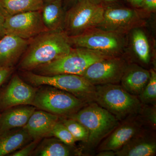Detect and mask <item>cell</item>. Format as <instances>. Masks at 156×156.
<instances>
[{
	"mask_svg": "<svg viewBox=\"0 0 156 156\" xmlns=\"http://www.w3.org/2000/svg\"><path fill=\"white\" fill-rule=\"evenodd\" d=\"M72 48L64 30L46 31L30 39L20 68L27 71L36 69L66 55Z\"/></svg>",
	"mask_w": 156,
	"mask_h": 156,
	"instance_id": "cell-1",
	"label": "cell"
},
{
	"mask_svg": "<svg viewBox=\"0 0 156 156\" xmlns=\"http://www.w3.org/2000/svg\"><path fill=\"white\" fill-rule=\"evenodd\" d=\"M67 117L78 121L87 128V143L91 149L97 146L119 125V120L113 115L95 102L88 104Z\"/></svg>",
	"mask_w": 156,
	"mask_h": 156,
	"instance_id": "cell-2",
	"label": "cell"
},
{
	"mask_svg": "<svg viewBox=\"0 0 156 156\" xmlns=\"http://www.w3.org/2000/svg\"><path fill=\"white\" fill-rule=\"evenodd\" d=\"M95 102L119 121L139 113L143 106L137 96L130 94L118 84L95 86Z\"/></svg>",
	"mask_w": 156,
	"mask_h": 156,
	"instance_id": "cell-3",
	"label": "cell"
},
{
	"mask_svg": "<svg viewBox=\"0 0 156 156\" xmlns=\"http://www.w3.org/2000/svg\"><path fill=\"white\" fill-rule=\"evenodd\" d=\"M72 48H83L107 57L120 56L126 46L124 34L94 27L74 36H68Z\"/></svg>",
	"mask_w": 156,
	"mask_h": 156,
	"instance_id": "cell-4",
	"label": "cell"
},
{
	"mask_svg": "<svg viewBox=\"0 0 156 156\" xmlns=\"http://www.w3.org/2000/svg\"><path fill=\"white\" fill-rule=\"evenodd\" d=\"M25 75L27 80L36 87L50 86L69 92L87 104L95 102V86L83 76L67 74L42 75L30 71Z\"/></svg>",
	"mask_w": 156,
	"mask_h": 156,
	"instance_id": "cell-5",
	"label": "cell"
},
{
	"mask_svg": "<svg viewBox=\"0 0 156 156\" xmlns=\"http://www.w3.org/2000/svg\"><path fill=\"white\" fill-rule=\"evenodd\" d=\"M107 58L109 57L93 50L73 48L66 55L34 70L42 75L67 74L81 76L94 62Z\"/></svg>",
	"mask_w": 156,
	"mask_h": 156,
	"instance_id": "cell-6",
	"label": "cell"
},
{
	"mask_svg": "<svg viewBox=\"0 0 156 156\" xmlns=\"http://www.w3.org/2000/svg\"><path fill=\"white\" fill-rule=\"evenodd\" d=\"M105 6L96 0H77L65 13L64 31L74 36L97 27L103 20Z\"/></svg>",
	"mask_w": 156,
	"mask_h": 156,
	"instance_id": "cell-7",
	"label": "cell"
},
{
	"mask_svg": "<svg viewBox=\"0 0 156 156\" xmlns=\"http://www.w3.org/2000/svg\"><path fill=\"white\" fill-rule=\"evenodd\" d=\"M50 87L37 91L33 106L53 114L67 116L87 104L69 92Z\"/></svg>",
	"mask_w": 156,
	"mask_h": 156,
	"instance_id": "cell-8",
	"label": "cell"
},
{
	"mask_svg": "<svg viewBox=\"0 0 156 156\" xmlns=\"http://www.w3.org/2000/svg\"><path fill=\"white\" fill-rule=\"evenodd\" d=\"M47 30L42 18L41 10L16 14L5 19V35L30 40Z\"/></svg>",
	"mask_w": 156,
	"mask_h": 156,
	"instance_id": "cell-9",
	"label": "cell"
},
{
	"mask_svg": "<svg viewBox=\"0 0 156 156\" xmlns=\"http://www.w3.org/2000/svg\"><path fill=\"white\" fill-rule=\"evenodd\" d=\"M127 65L120 56L109 57L94 62L81 76L95 86L118 84Z\"/></svg>",
	"mask_w": 156,
	"mask_h": 156,
	"instance_id": "cell-10",
	"label": "cell"
},
{
	"mask_svg": "<svg viewBox=\"0 0 156 156\" xmlns=\"http://www.w3.org/2000/svg\"><path fill=\"white\" fill-rule=\"evenodd\" d=\"M140 14L135 9L105 6L103 20L97 27L124 34L141 25L143 22Z\"/></svg>",
	"mask_w": 156,
	"mask_h": 156,
	"instance_id": "cell-11",
	"label": "cell"
},
{
	"mask_svg": "<svg viewBox=\"0 0 156 156\" xmlns=\"http://www.w3.org/2000/svg\"><path fill=\"white\" fill-rule=\"evenodd\" d=\"M37 90L15 75L0 90V113L14 107L32 105Z\"/></svg>",
	"mask_w": 156,
	"mask_h": 156,
	"instance_id": "cell-12",
	"label": "cell"
},
{
	"mask_svg": "<svg viewBox=\"0 0 156 156\" xmlns=\"http://www.w3.org/2000/svg\"><path fill=\"white\" fill-rule=\"evenodd\" d=\"M127 120V119H126ZM140 120L129 118L119 125L99 145V151L110 150L117 151L126 145L132 138L142 132Z\"/></svg>",
	"mask_w": 156,
	"mask_h": 156,
	"instance_id": "cell-13",
	"label": "cell"
},
{
	"mask_svg": "<svg viewBox=\"0 0 156 156\" xmlns=\"http://www.w3.org/2000/svg\"><path fill=\"white\" fill-rule=\"evenodd\" d=\"M30 40L10 34L0 39V67H12L25 52Z\"/></svg>",
	"mask_w": 156,
	"mask_h": 156,
	"instance_id": "cell-14",
	"label": "cell"
},
{
	"mask_svg": "<svg viewBox=\"0 0 156 156\" xmlns=\"http://www.w3.org/2000/svg\"><path fill=\"white\" fill-rule=\"evenodd\" d=\"M59 120V117L45 111L35 110L26 125L23 127L33 140L50 137L53 126Z\"/></svg>",
	"mask_w": 156,
	"mask_h": 156,
	"instance_id": "cell-15",
	"label": "cell"
},
{
	"mask_svg": "<svg viewBox=\"0 0 156 156\" xmlns=\"http://www.w3.org/2000/svg\"><path fill=\"white\" fill-rule=\"evenodd\" d=\"M150 76V71L138 65H127L120 81L121 86L130 94L138 96L149 80Z\"/></svg>",
	"mask_w": 156,
	"mask_h": 156,
	"instance_id": "cell-16",
	"label": "cell"
},
{
	"mask_svg": "<svg viewBox=\"0 0 156 156\" xmlns=\"http://www.w3.org/2000/svg\"><path fill=\"white\" fill-rule=\"evenodd\" d=\"M36 108L32 105H19L0 113V133L24 127Z\"/></svg>",
	"mask_w": 156,
	"mask_h": 156,
	"instance_id": "cell-17",
	"label": "cell"
},
{
	"mask_svg": "<svg viewBox=\"0 0 156 156\" xmlns=\"http://www.w3.org/2000/svg\"><path fill=\"white\" fill-rule=\"evenodd\" d=\"M115 152L117 156H154L156 153V140L154 137L141 132Z\"/></svg>",
	"mask_w": 156,
	"mask_h": 156,
	"instance_id": "cell-18",
	"label": "cell"
},
{
	"mask_svg": "<svg viewBox=\"0 0 156 156\" xmlns=\"http://www.w3.org/2000/svg\"><path fill=\"white\" fill-rule=\"evenodd\" d=\"M32 140L23 127L0 133V156H9Z\"/></svg>",
	"mask_w": 156,
	"mask_h": 156,
	"instance_id": "cell-19",
	"label": "cell"
},
{
	"mask_svg": "<svg viewBox=\"0 0 156 156\" xmlns=\"http://www.w3.org/2000/svg\"><path fill=\"white\" fill-rule=\"evenodd\" d=\"M80 154L74 146L67 145L55 137L44 140L38 144L31 156H69Z\"/></svg>",
	"mask_w": 156,
	"mask_h": 156,
	"instance_id": "cell-20",
	"label": "cell"
},
{
	"mask_svg": "<svg viewBox=\"0 0 156 156\" xmlns=\"http://www.w3.org/2000/svg\"><path fill=\"white\" fill-rule=\"evenodd\" d=\"M41 13L43 21L48 30H64L65 13L62 0L44 3Z\"/></svg>",
	"mask_w": 156,
	"mask_h": 156,
	"instance_id": "cell-21",
	"label": "cell"
},
{
	"mask_svg": "<svg viewBox=\"0 0 156 156\" xmlns=\"http://www.w3.org/2000/svg\"><path fill=\"white\" fill-rule=\"evenodd\" d=\"M43 0H0V10L6 18L16 14L41 11Z\"/></svg>",
	"mask_w": 156,
	"mask_h": 156,
	"instance_id": "cell-22",
	"label": "cell"
},
{
	"mask_svg": "<svg viewBox=\"0 0 156 156\" xmlns=\"http://www.w3.org/2000/svg\"><path fill=\"white\" fill-rule=\"evenodd\" d=\"M131 39L133 50L136 57L143 63L148 64L150 60V48L145 34L140 29H134Z\"/></svg>",
	"mask_w": 156,
	"mask_h": 156,
	"instance_id": "cell-23",
	"label": "cell"
},
{
	"mask_svg": "<svg viewBox=\"0 0 156 156\" xmlns=\"http://www.w3.org/2000/svg\"><path fill=\"white\" fill-rule=\"evenodd\" d=\"M149 80L142 92L139 95V99L143 104L154 105L156 100V73L153 69H151Z\"/></svg>",
	"mask_w": 156,
	"mask_h": 156,
	"instance_id": "cell-24",
	"label": "cell"
},
{
	"mask_svg": "<svg viewBox=\"0 0 156 156\" xmlns=\"http://www.w3.org/2000/svg\"><path fill=\"white\" fill-rule=\"evenodd\" d=\"M62 122L67 128L76 141L87 143L88 138V132L87 128L78 121L71 118L63 119Z\"/></svg>",
	"mask_w": 156,
	"mask_h": 156,
	"instance_id": "cell-25",
	"label": "cell"
},
{
	"mask_svg": "<svg viewBox=\"0 0 156 156\" xmlns=\"http://www.w3.org/2000/svg\"><path fill=\"white\" fill-rule=\"evenodd\" d=\"M50 136H55L66 144L73 146L76 141L68 129L59 120L53 126Z\"/></svg>",
	"mask_w": 156,
	"mask_h": 156,
	"instance_id": "cell-26",
	"label": "cell"
},
{
	"mask_svg": "<svg viewBox=\"0 0 156 156\" xmlns=\"http://www.w3.org/2000/svg\"><path fill=\"white\" fill-rule=\"evenodd\" d=\"M39 140H33L26 144L13 153L10 156H31L34 151L38 144Z\"/></svg>",
	"mask_w": 156,
	"mask_h": 156,
	"instance_id": "cell-27",
	"label": "cell"
},
{
	"mask_svg": "<svg viewBox=\"0 0 156 156\" xmlns=\"http://www.w3.org/2000/svg\"><path fill=\"white\" fill-rule=\"evenodd\" d=\"M153 106L146 107L144 108L142 106V108L140 113H141L143 116L148 122L151 124L154 128L156 126V105Z\"/></svg>",
	"mask_w": 156,
	"mask_h": 156,
	"instance_id": "cell-28",
	"label": "cell"
},
{
	"mask_svg": "<svg viewBox=\"0 0 156 156\" xmlns=\"http://www.w3.org/2000/svg\"><path fill=\"white\" fill-rule=\"evenodd\" d=\"M13 70V67H0V88Z\"/></svg>",
	"mask_w": 156,
	"mask_h": 156,
	"instance_id": "cell-29",
	"label": "cell"
},
{
	"mask_svg": "<svg viewBox=\"0 0 156 156\" xmlns=\"http://www.w3.org/2000/svg\"><path fill=\"white\" fill-rule=\"evenodd\" d=\"M140 8L146 11H155L156 9V0H143Z\"/></svg>",
	"mask_w": 156,
	"mask_h": 156,
	"instance_id": "cell-30",
	"label": "cell"
},
{
	"mask_svg": "<svg viewBox=\"0 0 156 156\" xmlns=\"http://www.w3.org/2000/svg\"><path fill=\"white\" fill-rule=\"evenodd\" d=\"M5 17L0 10V36L5 35L4 33V23Z\"/></svg>",
	"mask_w": 156,
	"mask_h": 156,
	"instance_id": "cell-31",
	"label": "cell"
},
{
	"mask_svg": "<svg viewBox=\"0 0 156 156\" xmlns=\"http://www.w3.org/2000/svg\"><path fill=\"white\" fill-rule=\"evenodd\" d=\"M96 156H115V152L114 151L110 150L101 151Z\"/></svg>",
	"mask_w": 156,
	"mask_h": 156,
	"instance_id": "cell-32",
	"label": "cell"
},
{
	"mask_svg": "<svg viewBox=\"0 0 156 156\" xmlns=\"http://www.w3.org/2000/svg\"><path fill=\"white\" fill-rule=\"evenodd\" d=\"M128 1L133 6L140 8L143 0H128Z\"/></svg>",
	"mask_w": 156,
	"mask_h": 156,
	"instance_id": "cell-33",
	"label": "cell"
},
{
	"mask_svg": "<svg viewBox=\"0 0 156 156\" xmlns=\"http://www.w3.org/2000/svg\"><path fill=\"white\" fill-rule=\"evenodd\" d=\"M98 3L102 4L103 5L105 6V4H109L116 2L117 0H96Z\"/></svg>",
	"mask_w": 156,
	"mask_h": 156,
	"instance_id": "cell-34",
	"label": "cell"
},
{
	"mask_svg": "<svg viewBox=\"0 0 156 156\" xmlns=\"http://www.w3.org/2000/svg\"><path fill=\"white\" fill-rule=\"evenodd\" d=\"M77 0H65V2L67 4H70V3H75Z\"/></svg>",
	"mask_w": 156,
	"mask_h": 156,
	"instance_id": "cell-35",
	"label": "cell"
},
{
	"mask_svg": "<svg viewBox=\"0 0 156 156\" xmlns=\"http://www.w3.org/2000/svg\"><path fill=\"white\" fill-rule=\"evenodd\" d=\"M44 3L51 2H54V1H56V0H43Z\"/></svg>",
	"mask_w": 156,
	"mask_h": 156,
	"instance_id": "cell-36",
	"label": "cell"
}]
</instances>
